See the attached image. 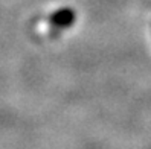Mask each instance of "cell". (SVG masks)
I'll list each match as a JSON object with an SVG mask.
<instances>
[{"label":"cell","instance_id":"cell-1","mask_svg":"<svg viewBox=\"0 0 151 149\" xmlns=\"http://www.w3.org/2000/svg\"><path fill=\"white\" fill-rule=\"evenodd\" d=\"M75 12L70 9V8H63V9H60L57 12H54L50 17H49V23L52 26H55V28H69V26H72L73 21H75Z\"/></svg>","mask_w":151,"mask_h":149}]
</instances>
